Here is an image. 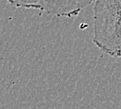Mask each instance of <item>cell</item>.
I'll return each instance as SVG.
<instances>
[{"label":"cell","instance_id":"cell-1","mask_svg":"<svg viewBox=\"0 0 121 109\" xmlns=\"http://www.w3.org/2000/svg\"><path fill=\"white\" fill-rule=\"evenodd\" d=\"M94 44L111 57H121V0H95Z\"/></svg>","mask_w":121,"mask_h":109},{"label":"cell","instance_id":"cell-3","mask_svg":"<svg viewBox=\"0 0 121 109\" xmlns=\"http://www.w3.org/2000/svg\"><path fill=\"white\" fill-rule=\"evenodd\" d=\"M7 1L17 8L40 9L42 0H7Z\"/></svg>","mask_w":121,"mask_h":109},{"label":"cell","instance_id":"cell-2","mask_svg":"<svg viewBox=\"0 0 121 109\" xmlns=\"http://www.w3.org/2000/svg\"><path fill=\"white\" fill-rule=\"evenodd\" d=\"M95 0H42L40 10L58 17L77 16Z\"/></svg>","mask_w":121,"mask_h":109}]
</instances>
